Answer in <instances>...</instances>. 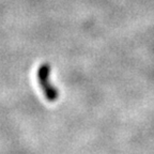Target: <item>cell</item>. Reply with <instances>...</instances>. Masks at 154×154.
Segmentation results:
<instances>
[{
	"label": "cell",
	"mask_w": 154,
	"mask_h": 154,
	"mask_svg": "<svg viewBox=\"0 0 154 154\" xmlns=\"http://www.w3.org/2000/svg\"><path fill=\"white\" fill-rule=\"evenodd\" d=\"M49 73H51L49 65L47 63L41 64L38 70V80L41 89L43 90L45 97L49 102H54L58 99V91L49 82Z\"/></svg>",
	"instance_id": "obj_1"
}]
</instances>
